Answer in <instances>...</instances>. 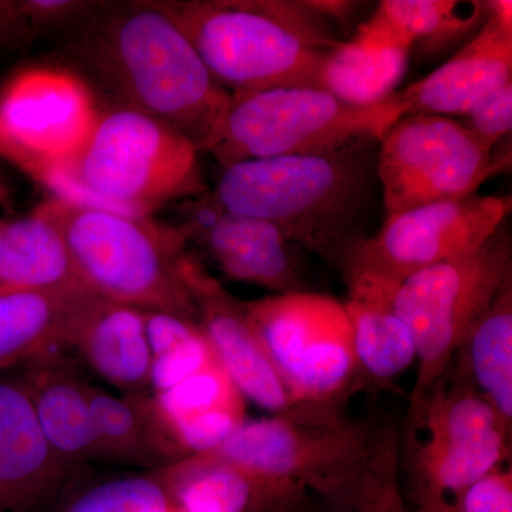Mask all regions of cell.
I'll use <instances>...</instances> for the list:
<instances>
[{"label": "cell", "mask_w": 512, "mask_h": 512, "mask_svg": "<svg viewBox=\"0 0 512 512\" xmlns=\"http://www.w3.org/2000/svg\"><path fill=\"white\" fill-rule=\"evenodd\" d=\"M99 2L80 0H3L0 46L26 49L43 36L62 37L93 12Z\"/></svg>", "instance_id": "obj_30"}, {"label": "cell", "mask_w": 512, "mask_h": 512, "mask_svg": "<svg viewBox=\"0 0 512 512\" xmlns=\"http://www.w3.org/2000/svg\"><path fill=\"white\" fill-rule=\"evenodd\" d=\"M338 404L247 419L207 456L301 485L330 512H353L397 474V437L343 416Z\"/></svg>", "instance_id": "obj_3"}, {"label": "cell", "mask_w": 512, "mask_h": 512, "mask_svg": "<svg viewBox=\"0 0 512 512\" xmlns=\"http://www.w3.org/2000/svg\"><path fill=\"white\" fill-rule=\"evenodd\" d=\"M60 50L113 106L147 114L207 153L231 94L161 2H99Z\"/></svg>", "instance_id": "obj_1"}, {"label": "cell", "mask_w": 512, "mask_h": 512, "mask_svg": "<svg viewBox=\"0 0 512 512\" xmlns=\"http://www.w3.org/2000/svg\"><path fill=\"white\" fill-rule=\"evenodd\" d=\"M457 355H461L460 363L478 392L511 429L512 276L505 281Z\"/></svg>", "instance_id": "obj_25"}, {"label": "cell", "mask_w": 512, "mask_h": 512, "mask_svg": "<svg viewBox=\"0 0 512 512\" xmlns=\"http://www.w3.org/2000/svg\"><path fill=\"white\" fill-rule=\"evenodd\" d=\"M175 507L185 512H313L315 498L292 481L259 476L200 454L160 468Z\"/></svg>", "instance_id": "obj_17"}, {"label": "cell", "mask_w": 512, "mask_h": 512, "mask_svg": "<svg viewBox=\"0 0 512 512\" xmlns=\"http://www.w3.org/2000/svg\"><path fill=\"white\" fill-rule=\"evenodd\" d=\"M306 5L329 23L330 20H338V22L348 20L357 8L356 2H339V0H330V2L328 0H309Z\"/></svg>", "instance_id": "obj_34"}, {"label": "cell", "mask_w": 512, "mask_h": 512, "mask_svg": "<svg viewBox=\"0 0 512 512\" xmlns=\"http://www.w3.org/2000/svg\"><path fill=\"white\" fill-rule=\"evenodd\" d=\"M245 308L293 403H339L362 380L345 303L302 291Z\"/></svg>", "instance_id": "obj_9"}, {"label": "cell", "mask_w": 512, "mask_h": 512, "mask_svg": "<svg viewBox=\"0 0 512 512\" xmlns=\"http://www.w3.org/2000/svg\"><path fill=\"white\" fill-rule=\"evenodd\" d=\"M0 255H2V221H0Z\"/></svg>", "instance_id": "obj_37"}, {"label": "cell", "mask_w": 512, "mask_h": 512, "mask_svg": "<svg viewBox=\"0 0 512 512\" xmlns=\"http://www.w3.org/2000/svg\"><path fill=\"white\" fill-rule=\"evenodd\" d=\"M178 274L212 352L245 400L272 414L295 406L256 335L245 302L231 295L188 251L178 259Z\"/></svg>", "instance_id": "obj_13"}, {"label": "cell", "mask_w": 512, "mask_h": 512, "mask_svg": "<svg viewBox=\"0 0 512 512\" xmlns=\"http://www.w3.org/2000/svg\"><path fill=\"white\" fill-rule=\"evenodd\" d=\"M8 198V191H6L5 185L0 183V202H5Z\"/></svg>", "instance_id": "obj_36"}, {"label": "cell", "mask_w": 512, "mask_h": 512, "mask_svg": "<svg viewBox=\"0 0 512 512\" xmlns=\"http://www.w3.org/2000/svg\"><path fill=\"white\" fill-rule=\"evenodd\" d=\"M396 97L370 106L340 100L318 86H285L231 94L207 154L220 168L325 153L362 138L379 140L403 116Z\"/></svg>", "instance_id": "obj_8"}, {"label": "cell", "mask_w": 512, "mask_h": 512, "mask_svg": "<svg viewBox=\"0 0 512 512\" xmlns=\"http://www.w3.org/2000/svg\"><path fill=\"white\" fill-rule=\"evenodd\" d=\"M99 109L83 77L53 67L23 70L0 92V156L42 181L73 156Z\"/></svg>", "instance_id": "obj_12"}, {"label": "cell", "mask_w": 512, "mask_h": 512, "mask_svg": "<svg viewBox=\"0 0 512 512\" xmlns=\"http://www.w3.org/2000/svg\"><path fill=\"white\" fill-rule=\"evenodd\" d=\"M151 348V394L164 392L214 359L197 320L144 311Z\"/></svg>", "instance_id": "obj_28"}, {"label": "cell", "mask_w": 512, "mask_h": 512, "mask_svg": "<svg viewBox=\"0 0 512 512\" xmlns=\"http://www.w3.org/2000/svg\"><path fill=\"white\" fill-rule=\"evenodd\" d=\"M456 512H512V471L498 467L458 495Z\"/></svg>", "instance_id": "obj_32"}, {"label": "cell", "mask_w": 512, "mask_h": 512, "mask_svg": "<svg viewBox=\"0 0 512 512\" xmlns=\"http://www.w3.org/2000/svg\"><path fill=\"white\" fill-rule=\"evenodd\" d=\"M173 500L160 470L70 488L50 512H167Z\"/></svg>", "instance_id": "obj_29"}, {"label": "cell", "mask_w": 512, "mask_h": 512, "mask_svg": "<svg viewBox=\"0 0 512 512\" xmlns=\"http://www.w3.org/2000/svg\"><path fill=\"white\" fill-rule=\"evenodd\" d=\"M56 197L147 215L208 191L200 151L183 134L140 111L100 107L89 134L43 177Z\"/></svg>", "instance_id": "obj_5"}, {"label": "cell", "mask_w": 512, "mask_h": 512, "mask_svg": "<svg viewBox=\"0 0 512 512\" xmlns=\"http://www.w3.org/2000/svg\"><path fill=\"white\" fill-rule=\"evenodd\" d=\"M461 123L473 134L485 150L493 151L494 147L508 134L512 128V82L493 96L481 101Z\"/></svg>", "instance_id": "obj_31"}, {"label": "cell", "mask_w": 512, "mask_h": 512, "mask_svg": "<svg viewBox=\"0 0 512 512\" xmlns=\"http://www.w3.org/2000/svg\"><path fill=\"white\" fill-rule=\"evenodd\" d=\"M163 6L229 94L316 86L340 40L305 0H164Z\"/></svg>", "instance_id": "obj_4"}, {"label": "cell", "mask_w": 512, "mask_h": 512, "mask_svg": "<svg viewBox=\"0 0 512 512\" xmlns=\"http://www.w3.org/2000/svg\"><path fill=\"white\" fill-rule=\"evenodd\" d=\"M412 45L379 9L339 42L323 60L316 86L356 106H370L397 92L407 72Z\"/></svg>", "instance_id": "obj_19"}, {"label": "cell", "mask_w": 512, "mask_h": 512, "mask_svg": "<svg viewBox=\"0 0 512 512\" xmlns=\"http://www.w3.org/2000/svg\"><path fill=\"white\" fill-rule=\"evenodd\" d=\"M0 512H3V511H0Z\"/></svg>", "instance_id": "obj_39"}, {"label": "cell", "mask_w": 512, "mask_h": 512, "mask_svg": "<svg viewBox=\"0 0 512 512\" xmlns=\"http://www.w3.org/2000/svg\"><path fill=\"white\" fill-rule=\"evenodd\" d=\"M35 406L47 440L74 466L103 461L94 423L90 382L63 352L49 353L20 366L16 373Z\"/></svg>", "instance_id": "obj_18"}, {"label": "cell", "mask_w": 512, "mask_h": 512, "mask_svg": "<svg viewBox=\"0 0 512 512\" xmlns=\"http://www.w3.org/2000/svg\"><path fill=\"white\" fill-rule=\"evenodd\" d=\"M37 208L62 231L77 274L94 295L197 320L178 274L188 245L180 228L59 197Z\"/></svg>", "instance_id": "obj_6"}, {"label": "cell", "mask_w": 512, "mask_h": 512, "mask_svg": "<svg viewBox=\"0 0 512 512\" xmlns=\"http://www.w3.org/2000/svg\"><path fill=\"white\" fill-rule=\"evenodd\" d=\"M192 200L178 228L188 242H197L207 252L227 278L275 295L306 291L292 244L275 225L222 210L208 191Z\"/></svg>", "instance_id": "obj_15"}, {"label": "cell", "mask_w": 512, "mask_h": 512, "mask_svg": "<svg viewBox=\"0 0 512 512\" xmlns=\"http://www.w3.org/2000/svg\"><path fill=\"white\" fill-rule=\"evenodd\" d=\"M94 293L0 292V372L70 349Z\"/></svg>", "instance_id": "obj_22"}, {"label": "cell", "mask_w": 512, "mask_h": 512, "mask_svg": "<svg viewBox=\"0 0 512 512\" xmlns=\"http://www.w3.org/2000/svg\"><path fill=\"white\" fill-rule=\"evenodd\" d=\"M167 512H185L183 510H181V508H178V507H174L173 508H170V510H168Z\"/></svg>", "instance_id": "obj_38"}, {"label": "cell", "mask_w": 512, "mask_h": 512, "mask_svg": "<svg viewBox=\"0 0 512 512\" xmlns=\"http://www.w3.org/2000/svg\"><path fill=\"white\" fill-rule=\"evenodd\" d=\"M70 350L121 394L151 393V348L141 309L94 296Z\"/></svg>", "instance_id": "obj_21"}, {"label": "cell", "mask_w": 512, "mask_h": 512, "mask_svg": "<svg viewBox=\"0 0 512 512\" xmlns=\"http://www.w3.org/2000/svg\"><path fill=\"white\" fill-rule=\"evenodd\" d=\"M353 329L360 375L370 382L389 383L417 360L412 333L380 303L349 298L345 303Z\"/></svg>", "instance_id": "obj_26"}, {"label": "cell", "mask_w": 512, "mask_h": 512, "mask_svg": "<svg viewBox=\"0 0 512 512\" xmlns=\"http://www.w3.org/2000/svg\"><path fill=\"white\" fill-rule=\"evenodd\" d=\"M376 138L325 153L261 158L221 168L208 197L232 214L275 225L298 245L342 265L357 234L376 177Z\"/></svg>", "instance_id": "obj_2"}, {"label": "cell", "mask_w": 512, "mask_h": 512, "mask_svg": "<svg viewBox=\"0 0 512 512\" xmlns=\"http://www.w3.org/2000/svg\"><path fill=\"white\" fill-rule=\"evenodd\" d=\"M396 483L397 477H394L393 480H390L389 483L384 485L379 493L367 498L365 503L359 505L353 512H383L384 501H386L387 494H389L390 488Z\"/></svg>", "instance_id": "obj_35"}, {"label": "cell", "mask_w": 512, "mask_h": 512, "mask_svg": "<svg viewBox=\"0 0 512 512\" xmlns=\"http://www.w3.org/2000/svg\"><path fill=\"white\" fill-rule=\"evenodd\" d=\"M90 402L104 463L154 471L187 457L151 393L116 396L90 383Z\"/></svg>", "instance_id": "obj_23"}, {"label": "cell", "mask_w": 512, "mask_h": 512, "mask_svg": "<svg viewBox=\"0 0 512 512\" xmlns=\"http://www.w3.org/2000/svg\"><path fill=\"white\" fill-rule=\"evenodd\" d=\"M480 29L439 69L394 97L403 116L434 114L464 117L481 101L512 82V2H485Z\"/></svg>", "instance_id": "obj_16"}, {"label": "cell", "mask_w": 512, "mask_h": 512, "mask_svg": "<svg viewBox=\"0 0 512 512\" xmlns=\"http://www.w3.org/2000/svg\"><path fill=\"white\" fill-rule=\"evenodd\" d=\"M83 284L59 227L36 208L32 214L2 221L0 292H66ZM90 291V289H89Z\"/></svg>", "instance_id": "obj_24"}, {"label": "cell", "mask_w": 512, "mask_h": 512, "mask_svg": "<svg viewBox=\"0 0 512 512\" xmlns=\"http://www.w3.org/2000/svg\"><path fill=\"white\" fill-rule=\"evenodd\" d=\"M453 0H383L377 9L424 55H437L473 36L487 16L485 2H474L470 15L457 12Z\"/></svg>", "instance_id": "obj_27"}, {"label": "cell", "mask_w": 512, "mask_h": 512, "mask_svg": "<svg viewBox=\"0 0 512 512\" xmlns=\"http://www.w3.org/2000/svg\"><path fill=\"white\" fill-rule=\"evenodd\" d=\"M511 197L470 195L386 215L373 237H363L343 258L345 279L397 282L477 251L511 214Z\"/></svg>", "instance_id": "obj_11"}, {"label": "cell", "mask_w": 512, "mask_h": 512, "mask_svg": "<svg viewBox=\"0 0 512 512\" xmlns=\"http://www.w3.org/2000/svg\"><path fill=\"white\" fill-rule=\"evenodd\" d=\"M494 157L453 117L409 114L379 138L376 177L386 215L460 200L510 164Z\"/></svg>", "instance_id": "obj_10"}, {"label": "cell", "mask_w": 512, "mask_h": 512, "mask_svg": "<svg viewBox=\"0 0 512 512\" xmlns=\"http://www.w3.org/2000/svg\"><path fill=\"white\" fill-rule=\"evenodd\" d=\"M383 512H456L453 505L443 501H417V507L407 508L404 505L399 483L394 484L384 501Z\"/></svg>", "instance_id": "obj_33"}, {"label": "cell", "mask_w": 512, "mask_h": 512, "mask_svg": "<svg viewBox=\"0 0 512 512\" xmlns=\"http://www.w3.org/2000/svg\"><path fill=\"white\" fill-rule=\"evenodd\" d=\"M512 276L511 234L504 222L471 254L431 265L402 281L348 278L349 298L386 306L412 333L416 383L410 403L446 373L471 330Z\"/></svg>", "instance_id": "obj_7"}, {"label": "cell", "mask_w": 512, "mask_h": 512, "mask_svg": "<svg viewBox=\"0 0 512 512\" xmlns=\"http://www.w3.org/2000/svg\"><path fill=\"white\" fill-rule=\"evenodd\" d=\"M151 396L187 457L217 450L247 420L245 397L217 356L170 389Z\"/></svg>", "instance_id": "obj_20"}, {"label": "cell", "mask_w": 512, "mask_h": 512, "mask_svg": "<svg viewBox=\"0 0 512 512\" xmlns=\"http://www.w3.org/2000/svg\"><path fill=\"white\" fill-rule=\"evenodd\" d=\"M82 468L47 440L20 377L0 375V511H52Z\"/></svg>", "instance_id": "obj_14"}]
</instances>
